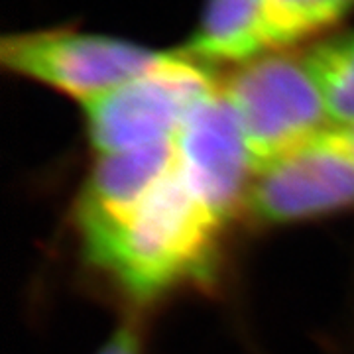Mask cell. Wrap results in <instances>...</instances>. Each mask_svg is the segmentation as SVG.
Instances as JSON below:
<instances>
[{"mask_svg": "<svg viewBox=\"0 0 354 354\" xmlns=\"http://www.w3.org/2000/svg\"><path fill=\"white\" fill-rule=\"evenodd\" d=\"M225 221L187 187L176 167L114 227L83 241L91 264L136 299L203 279Z\"/></svg>", "mask_w": 354, "mask_h": 354, "instance_id": "obj_1", "label": "cell"}, {"mask_svg": "<svg viewBox=\"0 0 354 354\" xmlns=\"http://www.w3.org/2000/svg\"><path fill=\"white\" fill-rule=\"evenodd\" d=\"M262 167L327 130L330 116L305 53L274 50L236 65L221 85Z\"/></svg>", "mask_w": 354, "mask_h": 354, "instance_id": "obj_2", "label": "cell"}, {"mask_svg": "<svg viewBox=\"0 0 354 354\" xmlns=\"http://www.w3.org/2000/svg\"><path fill=\"white\" fill-rule=\"evenodd\" d=\"M216 88L209 67L183 51L164 53L146 73L85 104L91 144L109 156L174 142L191 111Z\"/></svg>", "mask_w": 354, "mask_h": 354, "instance_id": "obj_3", "label": "cell"}, {"mask_svg": "<svg viewBox=\"0 0 354 354\" xmlns=\"http://www.w3.org/2000/svg\"><path fill=\"white\" fill-rule=\"evenodd\" d=\"M164 53L124 39L71 30H44L2 39V65L85 104L146 73Z\"/></svg>", "mask_w": 354, "mask_h": 354, "instance_id": "obj_4", "label": "cell"}, {"mask_svg": "<svg viewBox=\"0 0 354 354\" xmlns=\"http://www.w3.org/2000/svg\"><path fill=\"white\" fill-rule=\"evenodd\" d=\"M354 205L351 128H327L256 169L244 211L260 223H291Z\"/></svg>", "mask_w": 354, "mask_h": 354, "instance_id": "obj_5", "label": "cell"}, {"mask_svg": "<svg viewBox=\"0 0 354 354\" xmlns=\"http://www.w3.org/2000/svg\"><path fill=\"white\" fill-rule=\"evenodd\" d=\"M174 144L183 181L211 211L225 223L244 211L256 167L239 113L221 85L191 111Z\"/></svg>", "mask_w": 354, "mask_h": 354, "instance_id": "obj_6", "label": "cell"}, {"mask_svg": "<svg viewBox=\"0 0 354 354\" xmlns=\"http://www.w3.org/2000/svg\"><path fill=\"white\" fill-rule=\"evenodd\" d=\"M174 142L101 156L75 207L81 239L114 227L176 167Z\"/></svg>", "mask_w": 354, "mask_h": 354, "instance_id": "obj_7", "label": "cell"}, {"mask_svg": "<svg viewBox=\"0 0 354 354\" xmlns=\"http://www.w3.org/2000/svg\"><path fill=\"white\" fill-rule=\"evenodd\" d=\"M270 4L272 0H209L199 30L181 51L205 67L241 65L274 51Z\"/></svg>", "mask_w": 354, "mask_h": 354, "instance_id": "obj_8", "label": "cell"}, {"mask_svg": "<svg viewBox=\"0 0 354 354\" xmlns=\"http://www.w3.org/2000/svg\"><path fill=\"white\" fill-rule=\"evenodd\" d=\"M321 87L333 124L354 127V32L313 46L305 51Z\"/></svg>", "mask_w": 354, "mask_h": 354, "instance_id": "obj_9", "label": "cell"}, {"mask_svg": "<svg viewBox=\"0 0 354 354\" xmlns=\"http://www.w3.org/2000/svg\"><path fill=\"white\" fill-rule=\"evenodd\" d=\"M354 8V0H272L270 34L274 50L337 24Z\"/></svg>", "mask_w": 354, "mask_h": 354, "instance_id": "obj_10", "label": "cell"}, {"mask_svg": "<svg viewBox=\"0 0 354 354\" xmlns=\"http://www.w3.org/2000/svg\"><path fill=\"white\" fill-rule=\"evenodd\" d=\"M99 354H142L138 325L134 321L124 323Z\"/></svg>", "mask_w": 354, "mask_h": 354, "instance_id": "obj_11", "label": "cell"}, {"mask_svg": "<svg viewBox=\"0 0 354 354\" xmlns=\"http://www.w3.org/2000/svg\"><path fill=\"white\" fill-rule=\"evenodd\" d=\"M351 134H353V140H354V127H351Z\"/></svg>", "mask_w": 354, "mask_h": 354, "instance_id": "obj_12", "label": "cell"}]
</instances>
